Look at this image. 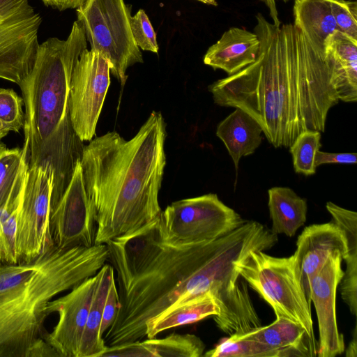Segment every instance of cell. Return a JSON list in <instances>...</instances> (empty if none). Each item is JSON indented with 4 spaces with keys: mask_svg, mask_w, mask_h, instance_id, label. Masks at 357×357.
Segmentation results:
<instances>
[{
    "mask_svg": "<svg viewBox=\"0 0 357 357\" xmlns=\"http://www.w3.org/2000/svg\"><path fill=\"white\" fill-rule=\"evenodd\" d=\"M23 99L14 90L0 89V120L10 131L17 132L24 126Z\"/></svg>",
    "mask_w": 357,
    "mask_h": 357,
    "instance_id": "4dcf8cb0",
    "label": "cell"
},
{
    "mask_svg": "<svg viewBox=\"0 0 357 357\" xmlns=\"http://www.w3.org/2000/svg\"><path fill=\"white\" fill-rule=\"evenodd\" d=\"M293 15V24L303 33L314 50L325 57V41L337 30L330 0H294Z\"/></svg>",
    "mask_w": 357,
    "mask_h": 357,
    "instance_id": "7402d4cb",
    "label": "cell"
},
{
    "mask_svg": "<svg viewBox=\"0 0 357 357\" xmlns=\"http://www.w3.org/2000/svg\"><path fill=\"white\" fill-rule=\"evenodd\" d=\"M110 63L102 54L85 49L72 73L70 116L73 130L82 142L91 141L110 84Z\"/></svg>",
    "mask_w": 357,
    "mask_h": 357,
    "instance_id": "8fae6325",
    "label": "cell"
},
{
    "mask_svg": "<svg viewBox=\"0 0 357 357\" xmlns=\"http://www.w3.org/2000/svg\"><path fill=\"white\" fill-rule=\"evenodd\" d=\"M357 155L356 153H333L318 151L315 156V165L317 167L325 164H356Z\"/></svg>",
    "mask_w": 357,
    "mask_h": 357,
    "instance_id": "e575fe53",
    "label": "cell"
},
{
    "mask_svg": "<svg viewBox=\"0 0 357 357\" xmlns=\"http://www.w3.org/2000/svg\"><path fill=\"white\" fill-rule=\"evenodd\" d=\"M41 22L29 0H0V79L20 86L30 73Z\"/></svg>",
    "mask_w": 357,
    "mask_h": 357,
    "instance_id": "9c48e42d",
    "label": "cell"
},
{
    "mask_svg": "<svg viewBox=\"0 0 357 357\" xmlns=\"http://www.w3.org/2000/svg\"><path fill=\"white\" fill-rule=\"evenodd\" d=\"M219 312L220 309L214 296L207 291L173 304L150 319L146 325V336L153 338L164 331L193 324L208 317L217 315Z\"/></svg>",
    "mask_w": 357,
    "mask_h": 357,
    "instance_id": "603a6c76",
    "label": "cell"
},
{
    "mask_svg": "<svg viewBox=\"0 0 357 357\" xmlns=\"http://www.w3.org/2000/svg\"><path fill=\"white\" fill-rule=\"evenodd\" d=\"M29 165L25 164L5 204L7 213L0 226V264L18 263L16 253V238L18 221L23 204Z\"/></svg>",
    "mask_w": 357,
    "mask_h": 357,
    "instance_id": "4316f807",
    "label": "cell"
},
{
    "mask_svg": "<svg viewBox=\"0 0 357 357\" xmlns=\"http://www.w3.org/2000/svg\"><path fill=\"white\" fill-rule=\"evenodd\" d=\"M107 260L105 244L54 245L31 261L0 264V357L59 356L45 340L47 303Z\"/></svg>",
    "mask_w": 357,
    "mask_h": 357,
    "instance_id": "5b68a950",
    "label": "cell"
},
{
    "mask_svg": "<svg viewBox=\"0 0 357 357\" xmlns=\"http://www.w3.org/2000/svg\"><path fill=\"white\" fill-rule=\"evenodd\" d=\"M346 356L356 357L357 356V340H356V327L354 330L353 338L346 349Z\"/></svg>",
    "mask_w": 357,
    "mask_h": 357,
    "instance_id": "8d00e7d4",
    "label": "cell"
},
{
    "mask_svg": "<svg viewBox=\"0 0 357 357\" xmlns=\"http://www.w3.org/2000/svg\"><path fill=\"white\" fill-rule=\"evenodd\" d=\"M207 357H280V352L258 341L237 335L223 338L215 348L206 351Z\"/></svg>",
    "mask_w": 357,
    "mask_h": 357,
    "instance_id": "83f0119b",
    "label": "cell"
},
{
    "mask_svg": "<svg viewBox=\"0 0 357 357\" xmlns=\"http://www.w3.org/2000/svg\"><path fill=\"white\" fill-rule=\"evenodd\" d=\"M10 132L8 127L0 120V141Z\"/></svg>",
    "mask_w": 357,
    "mask_h": 357,
    "instance_id": "74e56055",
    "label": "cell"
},
{
    "mask_svg": "<svg viewBox=\"0 0 357 357\" xmlns=\"http://www.w3.org/2000/svg\"><path fill=\"white\" fill-rule=\"evenodd\" d=\"M119 307V296L115 278L112 281L104 305L100 334L103 337L112 324Z\"/></svg>",
    "mask_w": 357,
    "mask_h": 357,
    "instance_id": "836d02e7",
    "label": "cell"
},
{
    "mask_svg": "<svg viewBox=\"0 0 357 357\" xmlns=\"http://www.w3.org/2000/svg\"><path fill=\"white\" fill-rule=\"evenodd\" d=\"M96 276V289L82 337L78 357H100L107 347L100 334V328L104 305L111 282L114 279V269L111 264L105 263L97 272Z\"/></svg>",
    "mask_w": 357,
    "mask_h": 357,
    "instance_id": "d4e9b609",
    "label": "cell"
},
{
    "mask_svg": "<svg viewBox=\"0 0 357 357\" xmlns=\"http://www.w3.org/2000/svg\"><path fill=\"white\" fill-rule=\"evenodd\" d=\"M277 241L271 229L254 220H245L207 242L174 244L163 236L162 248L149 265L127 286L117 289L119 307L102 337L106 346L141 340L150 319L173 304L207 291L219 307L218 322L241 323L253 304L237 264L251 252L268 250Z\"/></svg>",
    "mask_w": 357,
    "mask_h": 357,
    "instance_id": "6da1fadb",
    "label": "cell"
},
{
    "mask_svg": "<svg viewBox=\"0 0 357 357\" xmlns=\"http://www.w3.org/2000/svg\"><path fill=\"white\" fill-rule=\"evenodd\" d=\"M166 136L162 115L153 111L131 139L112 131L84 146L80 163L97 225L96 245L132 233L160 215Z\"/></svg>",
    "mask_w": 357,
    "mask_h": 357,
    "instance_id": "3957f363",
    "label": "cell"
},
{
    "mask_svg": "<svg viewBox=\"0 0 357 357\" xmlns=\"http://www.w3.org/2000/svg\"><path fill=\"white\" fill-rule=\"evenodd\" d=\"M161 218L165 240L174 244L213 241L245 221L214 193L174 202L162 211Z\"/></svg>",
    "mask_w": 357,
    "mask_h": 357,
    "instance_id": "ba28073f",
    "label": "cell"
},
{
    "mask_svg": "<svg viewBox=\"0 0 357 357\" xmlns=\"http://www.w3.org/2000/svg\"><path fill=\"white\" fill-rule=\"evenodd\" d=\"M96 280V274L47 303V312L57 313L59 320L53 330L47 332L45 340L59 357H78Z\"/></svg>",
    "mask_w": 357,
    "mask_h": 357,
    "instance_id": "4fadbf2b",
    "label": "cell"
},
{
    "mask_svg": "<svg viewBox=\"0 0 357 357\" xmlns=\"http://www.w3.org/2000/svg\"><path fill=\"white\" fill-rule=\"evenodd\" d=\"M342 257L340 252L331 253L310 284V299L319 325V357H335L345 349L344 336L337 327L335 305L337 289L344 275Z\"/></svg>",
    "mask_w": 357,
    "mask_h": 357,
    "instance_id": "5bb4252c",
    "label": "cell"
},
{
    "mask_svg": "<svg viewBox=\"0 0 357 357\" xmlns=\"http://www.w3.org/2000/svg\"><path fill=\"white\" fill-rule=\"evenodd\" d=\"M50 227L56 247L96 245L97 225L85 189L80 160L65 191L50 206Z\"/></svg>",
    "mask_w": 357,
    "mask_h": 357,
    "instance_id": "7c38bea8",
    "label": "cell"
},
{
    "mask_svg": "<svg viewBox=\"0 0 357 357\" xmlns=\"http://www.w3.org/2000/svg\"><path fill=\"white\" fill-rule=\"evenodd\" d=\"M86 0H42L47 6L58 9L60 11L68 8H77L81 6Z\"/></svg>",
    "mask_w": 357,
    "mask_h": 357,
    "instance_id": "d590c367",
    "label": "cell"
},
{
    "mask_svg": "<svg viewBox=\"0 0 357 357\" xmlns=\"http://www.w3.org/2000/svg\"><path fill=\"white\" fill-rule=\"evenodd\" d=\"M86 42L82 24L75 21L66 40L53 37L40 44L19 86L25 109L22 149L29 167L52 169L51 205L67 188L84 146L73 130L69 100L72 73Z\"/></svg>",
    "mask_w": 357,
    "mask_h": 357,
    "instance_id": "277c9868",
    "label": "cell"
},
{
    "mask_svg": "<svg viewBox=\"0 0 357 357\" xmlns=\"http://www.w3.org/2000/svg\"><path fill=\"white\" fill-rule=\"evenodd\" d=\"M268 209L271 231L278 235L294 236L307 218V205L289 188L273 187L268 190Z\"/></svg>",
    "mask_w": 357,
    "mask_h": 357,
    "instance_id": "484cf974",
    "label": "cell"
},
{
    "mask_svg": "<svg viewBox=\"0 0 357 357\" xmlns=\"http://www.w3.org/2000/svg\"><path fill=\"white\" fill-rule=\"evenodd\" d=\"M162 242L160 213L151 223L105 244L107 261L116 271L119 289L127 286L149 265L160 251Z\"/></svg>",
    "mask_w": 357,
    "mask_h": 357,
    "instance_id": "9a60e30c",
    "label": "cell"
},
{
    "mask_svg": "<svg viewBox=\"0 0 357 357\" xmlns=\"http://www.w3.org/2000/svg\"><path fill=\"white\" fill-rule=\"evenodd\" d=\"M347 253L344 233L333 222L313 224L298 236L294 253L301 284L307 303L311 305L310 284L331 253ZM342 257V259H343Z\"/></svg>",
    "mask_w": 357,
    "mask_h": 357,
    "instance_id": "2e32d148",
    "label": "cell"
},
{
    "mask_svg": "<svg viewBox=\"0 0 357 357\" xmlns=\"http://www.w3.org/2000/svg\"><path fill=\"white\" fill-rule=\"evenodd\" d=\"M26 160L22 149H6L0 153V208L8 199Z\"/></svg>",
    "mask_w": 357,
    "mask_h": 357,
    "instance_id": "f546056e",
    "label": "cell"
},
{
    "mask_svg": "<svg viewBox=\"0 0 357 357\" xmlns=\"http://www.w3.org/2000/svg\"><path fill=\"white\" fill-rule=\"evenodd\" d=\"M337 29L357 40V3L356 1L330 0Z\"/></svg>",
    "mask_w": 357,
    "mask_h": 357,
    "instance_id": "d6a6232c",
    "label": "cell"
},
{
    "mask_svg": "<svg viewBox=\"0 0 357 357\" xmlns=\"http://www.w3.org/2000/svg\"><path fill=\"white\" fill-rule=\"evenodd\" d=\"M205 344L195 335L172 333L165 337L148 338L119 345L107 346L101 357H199Z\"/></svg>",
    "mask_w": 357,
    "mask_h": 357,
    "instance_id": "d6986e66",
    "label": "cell"
},
{
    "mask_svg": "<svg viewBox=\"0 0 357 357\" xmlns=\"http://www.w3.org/2000/svg\"><path fill=\"white\" fill-rule=\"evenodd\" d=\"M243 338L261 342L280 352V357L308 356L307 352H316L314 341L298 323L284 317H276L269 325L259 326L250 332L237 335Z\"/></svg>",
    "mask_w": 357,
    "mask_h": 357,
    "instance_id": "ffe728a7",
    "label": "cell"
},
{
    "mask_svg": "<svg viewBox=\"0 0 357 357\" xmlns=\"http://www.w3.org/2000/svg\"><path fill=\"white\" fill-rule=\"evenodd\" d=\"M237 267L241 278L271 305L276 317L299 324L315 340L311 305L302 288L294 255L278 257L255 250Z\"/></svg>",
    "mask_w": 357,
    "mask_h": 357,
    "instance_id": "8992f818",
    "label": "cell"
},
{
    "mask_svg": "<svg viewBox=\"0 0 357 357\" xmlns=\"http://www.w3.org/2000/svg\"><path fill=\"white\" fill-rule=\"evenodd\" d=\"M326 208L333 222L342 229L347 240V253L343 259L346 271L339 285L342 298L351 313L357 312V213L328 202Z\"/></svg>",
    "mask_w": 357,
    "mask_h": 357,
    "instance_id": "cb8c5ba5",
    "label": "cell"
},
{
    "mask_svg": "<svg viewBox=\"0 0 357 357\" xmlns=\"http://www.w3.org/2000/svg\"><path fill=\"white\" fill-rule=\"evenodd\" d=\"M325 58L339 100H357V40L335 30L324 44Z\"/></svg>",
    "mask_w": 357,
    "mask_h": 357,
    "instance_id": "e0dca14e",
    "label": "cell"
},
{
    "mask_svg": "<svg viewBox=\"0 0 357 357\" xmlns=\"http://www.w3.org/2000/svg\"><path fill=\"white\" fill-rule=\"evenodd\" d=\"M130 25L137 45L144 51L157 53L158 45L155 32L144 10L140 9L133 16H130Z\"/></svg>",
    "mask_w": 357,
    "mask_h": 357,
    "instance_id": "1f68e13d",
    "label": "cell"
},
{
    "mask_svg": "<svg viewBox=\"0 0 357 357\" xmlns=\"http://www.w3.org/2000/svg\"><path fill=\"white\" fill-rule=\"evenodd\" d=\"M197 1H199L204 3L214 6H216L218 5L215 0H197Z\"/></svg>",
    "mask_w": 357,
    "mask_h": 357,
    "instance_id": "f35d334b",
    "label": "cell"
},
{
    "mask_svg": "<svg viewBox=\"0 0 357 357\" xmlns=\"http://www.w3.org/2000/svg\"><path fill=\"white\" fill-rule=\"evenodd\" d=\"M320 140V132L307 130L300 133L289 146L294 168L296 173L305 176L315 173V156L321 147Z\"/></svg>",
    "mask_w": 357,
    "mask_h": 357,
    "instance_id": "f1b7e54d",
    "label": "cell"
},
{
    "mask_svg": "<svg viewBox=\"0 0 357 357\" xmlns=\"http://www.w3.org/2000/svg\"><path fill=\"white\" fill-rule=\"evenodd\" d=\"M218 126L216 135L222 140L237 171L243 156L255 153L262 142V128L248 114L239 108Z\"/></svg>",
    "mask_w": 357,
    "mask_h": 357,
    "instance_id": "44dd1931",
    "label": "cell"
},
{
    "mask_svg": "<svg viewBox=\"0 0 357 357\" xmlns=\"http://www.w3.org/2000/svg\"><path fill=\"white\" fill-rule=\"evenodd\" d=\"M91 50L105 56L110 72L123 87L128 67L142 63L130 29L129 8L123 0H86L77 8Z\"/></svg>",
    "mask_w": 357,
    "mask_h": 357,
    "instance_id": "52a82bcc",
    "label": "cell"
},
{
    "mask_svg": "<svg viewBox=\"0 0 357 357\" xmlns=\"http://www.w3.org/2000/svg\"><path fill=\"white\" fill-rule=\"evenodd\" d=\"M259 45V40L255 32L231 27L208 49L204 63L215 70H223L230 75L256 60Z\"/></svg>",
    "mask_w": 357,
    "mask_h": 357,
    "instance_id": "ac0fdd59",
    "label": "cell"
},
{
    "mask_svg": "<svg viewBox=\"0 0 357 357\" xmlns=\"http://www.w3.org/2000/svg\"><path fill=\"white\" fill-rule=\"evenodd\" d=\"M256 20V60L208 90L216 105L248 114L274 147H289L305 130L324 132L328 112L339 98L326 58L298 28L276 26L260 13Z\"/></svg>",
    "mask_w": 357,
    "mask_h": 357,
    "instance_id": "7a4b0ae2",
    "label": "cell"
},
{
    "mask_svg": "<svg viewBox=\"0 0 357 357\" xmlns=\"http://www.w3.org/2000/svg\"><path fill=\"white\" fill-rule=\"evenodd\" d=\"M6 149V146L0 142V153Z\"/></svg>",
    "mask_w": 357,
    "mask_h": 357,
    "instance_id": "ab89813d",
    "label": "cell"
},
{
    "mask_svg": "<svg viewBox=\"0 0 357 357\" xmlns=\"http://www.w3.org/2000/svg\"><path fill=\"white\" fill-rule=\"evenodd\" d=\"M53 182L49 165L29 168L17 230L18 263L31 261L54 245L50 227Z\"/></svg>",
    "mask_w": 357,
    "mask_h": 357,
    "instance_id": "30bf717a",
    "label": "cell"
}]
</instances>
